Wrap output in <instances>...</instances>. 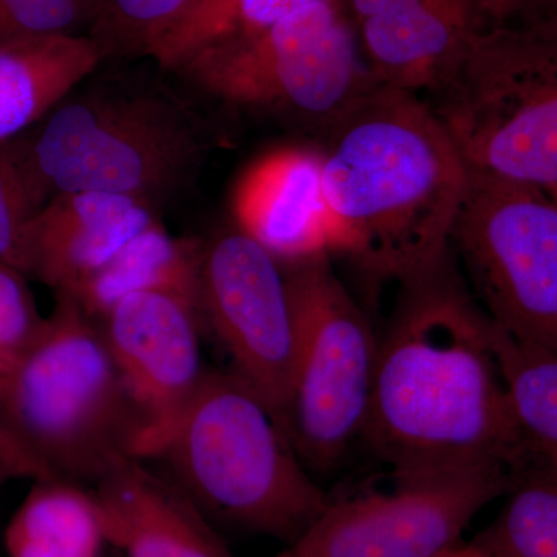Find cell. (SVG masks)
Here are the masks:
<instances>
[{"mask_svg": "<svg viewBox=\"0 0 557 557\" xmlns=\"http://www.w3.org/2000/svg\"><path fill=\"white\" fill-rule=\"evenodd\" d=\"M379 336L364 440L394 472L500 468L534 456L502 375L494 322L450 248L398 282Z\"/></svg>", "mask_w": 557, "mask_h": 557, "instance_id": "1", "label": "cell"}, {"mask_svg": "<svg viewBox=\"0 0 557 557\" xmlns=\"http://www.w3.org/2000/svg\"><path fill=\"white\" fill-rule=\"evenodd\" d=\"M319 150L330 255L399 282L449 248L469 171L421 95L376 86Z\"/></svg>", "mask_w": 557, "mask_h": 557, "instance_id": "2", "label": "cell"}, {"mask_svg": "<svg viewBox=\"0 0 557 557\" xmlns=\"http://www.w3.org/2000/svg\"><path fill=\"white\" fill-rule=\"evenodd\" d=\"M215 145L211 121L166 84L97 70L0 146L40 211L78 193L119 194L160 209L196 182Z\"/></svg>", "mask_w": 557, "mask_h": 557, "instance_id": "3", "label": "cell"}, {"mask_svg": "<svg viewBox=\"0 0 557 557\" xmlns=\"http://www.w3.org/2000/svg\"><path fill=\"white\" fill-rule=\"evenodd\" d=\"M153 458L212 523L292 547L330 504L270 406L234 372H208Z\"/></svg>", "mask_w": 557, "mask_h": 557, "instance_id": "4", "label": "cell"}, {"mask_svg": "<svg viewBox=\"0 0 557 557\" xmlns=\"http://www.w3.org/2000/svg\"><path fill=\"white\" fill-rule=\"evenodd\" d=\"M0 412L57 478L97 485L138 457L141 417L100 322L65 295L0 375Z\"/></svg>", "mask_w": 557, "mask_h": 557, "instance_id": "5", "label": "cell"}, {"mask_svg": "<svg viewBox=\"0 0 557 557\" xmlns=\"http://www.w3.org/2000/svg\"><path fill=\"white\" fill-rule=\"evenodd\" d=\"M421 97L469 171L557 194V20L482 22Z\"/></svg>", "mask_w": 557, "mask_h": 557, "instance_id": "6", "label": "cell"}, {"mask_svg": "<svg viewBox=\"0 0 557 557\" xmlns=\"http://www.w3.org/2000/svg\"><path fill=\"white\" fill-rule=\"evenodd\" d=\"M175 75L230 108L281 121L321 141L380 86L341 0L314 3L200 51Z\"/></svg>", "mask_w": 557, "mask_h": 557, "instance_id": "7", "label": "cell"}, {"mask_svg": "<svg viewBox=\"0 0 557 557\" xmlns=\"http://www.w3.org/2000/svg\"><path fill=\"white\" fill-rule=\"evenodd\" d=\"M282 269L295 324L285 429L307 469L329 471L364 437L379 336L330 255Z\"/></svg>", "mask_w": 557, "mask_h": 557, "instance_id": "8", "label": "cell"}, {"mask_svg": "<svg viewBox=\"0 0 557 557\" xmlns=\"http://www.w3.org/2000/svg\"><path fill=\"white\" fill-rule=\"evenodd\" d=\"M449 248L497 327L557 351V197L469 171Z\"/></svg>", "mask_w": 557, "mask_h": 557, "instance_id": "9", "label": "cell"}, {"mask_svg": "<svg viewBox=\"0 0 557 557\" xmlns=\"http://www.w3.org/2000/svg\"><path fill=\"white\" fill-rule=\"evenodd\" d=\"M515 475L500 468L394 472L391 490L330 498L287 548L298 557H443Z\"/></svg>", "mask_w": 557, "mask_h": 557, "instance_id": "10", "label": "cell"}, {"mask_svg": "<svg viewBox=\"0 0 557 557\" xmlns=\"http://www.w3.org/2000/svg\"><path fill=\"white\" fill-rule=\"evenodd\" d=\"M199 311L225 348L231 372L258 392L285 429L295 324L281 263L236 226L219 234L203 244Z\"/></svg>", "mask_w": 557, "mask_h": 557, "instance_id": "11", "label": "cell"}, {"mask_svg": "<svg viewBox=\"0 0 557 557\" xmlns=\"http://www.w3.org/2000/svg\"><path fill=\"white\" fill-rule=\"evenodd\" d=\"M199 307L170 292L124 296L100 319L110 354L143 421L138 458L159 453L197 394L201 364Z\"/></svg>", "mask_w": 557, "mask_h": 557, "instance_id": "12", "label": "cell"}, {"mask_svg": "<svg viewBox=\"0 0 557 557\" xmlns=\"http://www.w3.org/2000/svg\"><path fill=\"white\" fill-rule=\"evenodd\" d=\"M160 222L159 209L119 194L54 197L25 226L16 269L54 295L73 296Z\"/></svg>", "mask_w": 557, "mask_h": 557, "instance_id": "13", "label": "cell"}, {"mask_svg": "<svg viewBox=\"0 0 557 557\" xmlns=\"http://www.w3.org/2000/svg\"><path fill=\"white\" fill-rule=\"evenodd\" d=\"M380 86L423 95L482 24L475 0H341Z\"/></svg>", "mask_w": 557, "mask_h": 557, "instance_id": "14", "label": "cell"}, {"mask_svg": "<svg viewBox=\"0 0 557 557\" xmlns=\"http://www.w3.org/2000/svg\"><path fill=\"white\" fill-rule=\"evenodd\" d=\"M234 226L281 265L330 255L321 150L284 146L252 161L231 197Z\"/></svg>", "mask_w": 557, "mask_h": 557, "instance_id": "15", "label": "cell"}, {"mask_svg": "<svg viewBox=\"0 0 557 557\" xmlns=\"http://www.w3.org/2000/svg\"><path fill=\"white\" fill-rule=\"evenodd\" d=\"M94 490L109 545L124 557H236L185 491L143 458H124Z\"/></svg>", "mask_w": 557, "mask_h": 557, "instance_id": "16", "label": "cell"}, {"mask_svg": "<svg viewBox=\"0 0 557 557\" xmlns=\"http://www.w3.org/2000/svg\"><path fill=\"white\" fill-rule=\"evenodd\" d=\"M101 64L89 36L0 46V145L35 126Z\"/></svg>", "mask_w": 557, "mask_h": 557, "instance_id": "17", "label": "cell"}, {"mask_svg": "<svg viewBox=\"0 0 557 557\" xmlns=\"http://www.w3.org/2000/svg\"><path fill=\"white\" fill-rule=\"evenodd\" d=\"M3 544L7 557H101L109 542L94 487L35 480L11 516Z\"/></svg>", "mask_w": 557, "mask_h": 557, "instance_id": "18", "label": "cell"}, {"mask_svg": "<svg viewBox=\"0 0 557 557\" xmlns=\"http://www.w3.org/2000/svg\"><path fill=\"white\" fill-rule=\"evenodd\" d=\"M201 252L200 240L172 236L159 222L69 298L97 321L124 296L141 292L175 293L199 307Z\"/></svg>", "mask_w": 557, "mask_h": 557, "instance_id": "19", "label": "cell"}, {"mask_svg": "<svg viewBox=\"0 0 557 557\" xmlns=\"http://www.w3.org/2000/svg\"><path fill=\"white\" fill-rule=\"evenodd\" d=\"M494 343L520 434L533 456L557 474V351L496 324Z\"/></svg>", "mask_w": 557, "mask_h": 557, "instance_id": "20", "label": "cell"}, {"mask_svg": "<svg viewBox=\"0 0 557 557\" xmlns=\"http://www.w3.org/2000/svg\"><path fill=\"white\" fill-rule=\"evenodd\" d=\"M319 2L329 0H199L149 60L175 73L200 51L263 30Z\"/></svg>", "mask_w": 557, "mask_h": 557, "instance_id": "21", "label": "cell"}, {"mask_svg": "<svg viewBox=\"0 0 557 557\" xmlns=\"http://www.w3.org/2000/svg\"><path fill=\"white\" fill-rule=\"evenodd\" d=\"M496 520L474 541L498 557H557V474L534 457Z\"/></svg>", "mask_w": 557, "mask_h": 557, "instance_id": "22", "label": "cell"}, {"mask_svg": "<svg viewBox=\"0 0 557 557\" xmlns=\"http://www.w3.org/2000/svg\"><path fill=\"white\" fill-rule=\"evenodd\" d=\"M199 0H95L89 38L102 62L150 58Z\"/></svg>", "mask_w": 557, "mask_h": 557, "instance_id": "23", "label": "cell"}, {"mask_svg": "<svg viewBox=\"0 0 557 557\" xmlns=\"http://www.w3.org/2000/svg\"><path fill=\"white\" fill-rule=\"evenodd\" d=\"M94 17L95 0H0V46L87 36Z\"/></svg>", "mask_w": 557, "mask_h": 557, "instance_id": "24", "label": "cell"}, {"mask_svg": "<svg viewBox=\"0 0 557 557\" xmlns=\"http://www.w3.org/2000/svg\"><path fill=\"white\" fill-rule=\"evenodd\" d=\"M44 321L27 276L0 262V375L30 346Z\"/></svg>", "mask_w": 557, "mask_h": 557, "instance_id": "25", "label": "cell"}, {"mask_svg": "<svg viewBox=\"0 0 557 557\" xmlns=\"http://www.w3.org/2000/svg\"><path fill=\"white\" fill-rule=\"evenodd\" d=\"M38 211L27 183L0 146V262L16 269L22 234Z\"/></svg>", "mask_w": 557, "mask_h": 557, "instance_id": "26", "label": "cell"}, {"mask_svg": "<svg viewBox=\"0 0 557 557\" xmlns=\"http://www.w3.org/2000/svg\"><path fill=\"white\" fill-rule=\"evenodd\" d=\"M57 478L0 412V487L17 480Z\"/></svg>", "mask_w": 557, "mask_h": 557, "instance_id": "27", "label": "cell"}, {"mask_svg": "<svg viewBox=\"0 0 557 557\" xmlns=\"http://www.w3.org/2000/svg\"><path fill=\"white\" fill-rule=\"evenodd\" d=\"M483 22L557 20V0H475Z\"/></svg>", "mask_w": 557, "mask_h": 557, "instance_id": "28", "label": "cell"}, {"mask_svg": "<svg viewBox=\"0 0 557 557\" xmlns=\"http://www.w3.org/2000/svg\"><path fill=\"white\" fill-rule=\"evenodd\" d=\"M443 557H498L497 555H494L493 552H490V549L483 547V545L478 544V542L472 541L468 542V544H465V542H461V544H458L456 548L450 549L448 555Z\"/></svg>", "mask_w": 557, "mask_h": 557, "instance_id": "29", "label": "cell"}, {"mask_svg": "<svg viewBox=\"0 0 557 557\" xmlns=\"http://www.w3.org/2000/svg\"><path fill=\"white\" fill-rule=\"evenodd\" d=\"M273 557H298V556L293 555V553L289 552L288 548H285L284 552L278 553V555L273 556Z\"/></svg>", "mask_w": 557, "mask_h": 557, "instance_id": "30", "label": "cell"}, {"mask_svg": "<svg viewBox=\"0 0 557 557\" xmlns=\"http://www.w3.org/2000/svg\"><path fill=\"white\" fill-rule=\"evenodd\" d=\"M553 196L557 197V194H553Z\"/></svg>", "mask_w": 557, "mask_h": 557, "instance_id": "31", "label": "cell"}, {"mask_svg": "<svg viewBox=\"0 0 557 557\" xmlns=\"http://www.w3.org/2000/svg\"><path fill=\"white\" fill-rule=\"evenodd\" d=\"M0 557H2V556H0Z\"/></svg>", "mask_w": 557, "mask_h": 557, "instance_id": "32", "label": "cell"}]
</instances>
